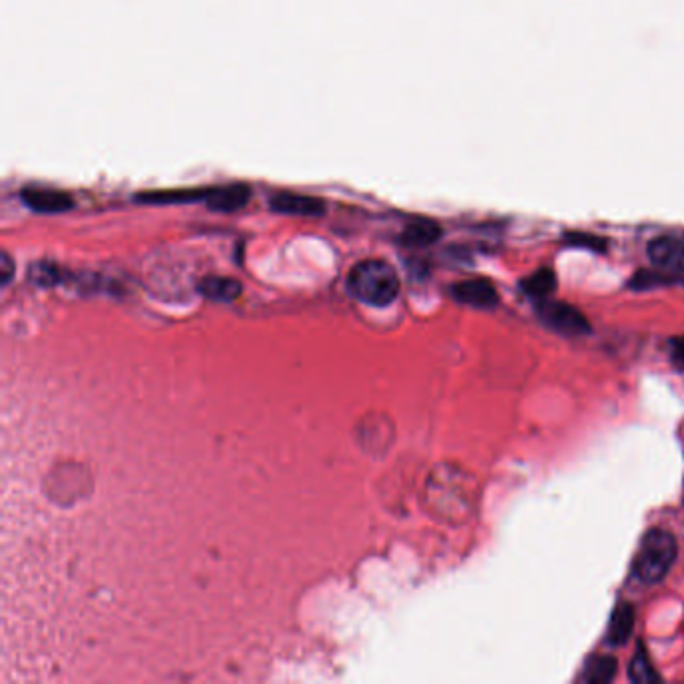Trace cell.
I'll return each instance as SVG.
<instances>
[{
	"label": "cell",
	"mask_w": 684,
	"mask_h": 684,
	"mask_svg": "<svg viewBox=\"0 0 684 684\" xmlns=\"http://www.w3.org/2000/svg\"><path fill=\"white\" fill-rule=\"evenodd\" d=\"M0 263H3V275H0V281H3V285H9V281L13 277V271H15L11 255L3 253V257H0Z\"/></svg>",
	"instance_id": "cell-20"
},
{
	"label": "cell",
	"mask_w": 684,
	"mask_h": 684,
	"mask_svg": "<svg viewBox=\"0 0 684 684\" xmlns=\"http://www.w3.org/2000/svg\"><path fill=\"white\" fill-rule=\"evenodd\" d=\"M199 291L213 299V301H233L241 295L243 287L237 279H231V277H217V275H211V277H205L201 283H199Z\"/></svg>",
	"instance_id": "cell-12"
},
{
	"label": "cell",
	"mask_w": 684,
	"mask_h": 684,
	"mask_svg": "<svg viewBox=\"0 0 684 684\" xmlns=\"http://www.w3.org/2000/svg\"><path fill=\"white\" fill-rule=\"evenodd\" d=\"M350 293L368 305L386 307L400 293V277L396 269L382 259L360 261L348 275Z\"/></svg>",
	"instance_id": "cell-2"
},
{
	"label": "cell",
	"mask_w": 684,
	"mask_h": 684,
	"mask_svg": "<svg viewBox=\"0 0 684 684\" xmlns=\"http://www.w3.org/2000/svg\"><path fill=\"white\" fill-rule=\"evenodd\" d=\"M29 275L41 287H53V285H59L63 281L61 269L57 265H53V263H35L31 267Z\"/></svg>",
	"instance_id": "cell-17"
},
{
	"label": "cell",
	"mask_w": 684,
	"mask_h": 684,
	"mask_svg": "<svg viewBox=\"0 0 684 684\" xmlns=\"http://www.w3.org/2000/svg\"><path fill=\"white\" fill-rule=\"evenodd\" d=\"M628 678L636 684H650V682H658L660 676L656 674V670L652 668L648 656H646V650L644 646H638L636 654L632 656L630 660V666H628Z\"/></svg>",
	"instance_id": "cell-16"
},
{
	"label": "cell",
	"mask_w": 684,
	"mask_h": 684,
	"mask_svg": "<svg viewBox=\"0 0 684 684\" xmlns=\"http://www.w3.org/2000/svg\"><path fill=\"white\" fill-rule=\"evenodd\" d=\"M271 209L285 215H305V217H319L325 213V203L311 195L299 193H279L269 201Z\"/></svg>",
	"instance_id": "cell-8"
},
{
	"label": "cell",
	"mask_w": 684,
	"mask_h": 684,
	"mask_svg": "<svg viewBox=\"0 0 684 684\" xmlns=\"http://www.w3.org/2000/svg\"><path fill=\"white\" fill-rule=\"evenodd\" d=\"M442 237V229L438 223L430 219H416L406 225L400 235V241L408 247H426L436 243Z\"/></svg>",
	"instance_id": "cell-10"
},
{
	"label": "cell",
	"mask_w": 684,
	"mask_h": 684,
	"mask_svg": "<svg viewBox=\"0 0 684 684\" xmlns=\"http://www.w3.org/2000/svg\"><path fill=\"white\" fill-rule=\"evenodd\" d=\"M428 504L438 518L464 522L476 504V482L472 474L456 466H440L428 484Z\"/></svg>",
	"instance_id": "cell-1"
},
{
	"label": "cell",
	"mask_w": 684,
	"mask_h": 684,
	"mask_svg": "<svg viewBox=\"0 0 684 684\" xmlns=\"http://www.w3.org/2000/svg\"><path fill=\"white\" fill-rule=\"evenodd\" d=\"M678 554L676 540L666 530H650L638 548L634 560V572L640 582L656 584L672 568Z\"/></svg>",
	"instance_id": "cell-3"
},
{
	"label": "cell",
	"mask_w": 684,
	"mask_h": 684,
	"mask_svg": "<svg viewBox=\"0 0 684 684\" xmlns=\"http://www.w3.org/2000/svg\"><path fill=\"white\" fill-rule=\"evenodd\" d=\"M452 297L464 305L490 309L498 303V291L488 279H468L460 281L450 289Z\"/></svg>",
	"instance_id": "cell-6"
},
{
	"label": "cell",
	"mask_w": 684,
	"mask_h": 684,
	"mask_svg": "<svg viewBox=\"0 0 684 684\" xmlns=\"http://www.w3.org/2000/svg\"><path fill=\"white\" fill-rule=\"evenodd\" d=\"M209 189H177V191H153V193H139L137 201L141 203H191V201H205Z\"/></svg>",
	"instance_id": "cell-13"
},
{
	"label": "cell",
	"mask_w": 684,
	"mask_h": 684,
	"mask_svg": "<svg viewBox=\"0 0 684 684\" xmlns=\"http://www.w3.org/2000/svg\"><path fill=\"white\" fill-rule=\"evenodd\" d=\"M566 243L574 245V247L592 249V251H604V247H606L604 239H600L596 235H586V233H568Z\"/></svg>",
	"instance_id": "cell-19"
},
{
	"label": "cell",
	"mask_w": 684,
	"mask_h": 684,
	"mask_svg": "<svg viewBox=\"0 0 684 684\" xmlns=\"http://www.w3.org/2000/svg\"><path fill=\"white\" fill-rule=\"evenodd\" d=\"M21 197L23 203L37 213H65L75 205L69 193L47 187H27L23 189Z\"/></svg>",
	"instance_id": "cell-7"
},
{
	"label": "cell",
	"mask_w": 684,
	"mask_h": 684,
	"mask_svg": "<svg viewBox=\"0 0 684 684\" xmlns=\"http://www.w3.org/2000/svg\"><path fill=\"white\" fill-rule=\"evenodd\" d=\"M668 281H670L668 275H662V273H656V271H638L630 279V287H634V289H650V287H656V285H664Z\"/></svg>",
	"instance_id": "cell-18"
},
{
	"label": "cell",
	"mask_w": 684,
	"mask_h": 684,
	"mask_svg": "<svg viewBox=\"0 0 684 684\" xmlns=\"http://www.w3.org/2000/svg\"><path fill=\"white\" fill-rule=\"evenodd\" d=\"M648 257L662 271H684V233H668L652 239L648 245Z\"/></svg>",
	"instance_id": "cell-5"
},
{
	"label": "cell",
	"mask_w": 684,
	"mask_h": 684,
	"mask_svg": "<svg viewBox=\"0 0 684 684\" xmlns=\"http://www.w3.org/2000/svg\"><path fill=\"white\" fill-rule=\"evenodd\" d=\"M618 662L614 656H596L586 666V682L590 684H606L616 676Z\"/></svg>",
	"instance_id": "cell-15"
},
{
	"label": "cell",
	"mask_w": 684,
	"mask_h": 684,
	"mask_svg": "<svg viewBox=\"0 0 684 684\" xmlns=\"http://www.w3.org/2000/svg\"><path fill=\"white\" fill-rule=\"evenodd\" d=\"M251 199V189L247 185H225V187H213L209 189V195L205 199L207 207L219 213H233L247 205Z\"/></svg>",
	"instance_id": "cell-9"
},
{
	"label": "cell",
	"mask_w": 684,
	"mask_h": 684,
	"mask_svg": "<svg viewBox=\"0 0 684 684\" xmlns=\"http://www.w3.org/2000/svg\"><path fill=\"white\" fill-rule=\"evenodd\" d=\"M672 362L684 370V337L682 339H676L674 341V350H672Z\"/></svg>",
	"instance_id": "cell-21"
},
{
	"label": "cell",
	"mask_w": 684,
	"mask_h": 684,
	"mask_svg": "<svg viewBox=\"0 0 684 684\" xmlns=\"http://www.w3.org/2000/svg\"><path fill=\"white\" fill-rule=\"evenodd\" d=\"M522 289L536 299H544L548 297L554 289H556V273L548 267H542L538 271H534L530 277H526L522 281Z\"/></svg>",
	"instance_id": "cell-14"
},
{
	"label": "cell",
	"mask_w": 684,
	"mask_h": 684,
	"mask_svg": "<svg viewBox=\"0 0 684 684\" xmlns=\"http://www.w3.org/2000/svg\"><path fill=\"white\" fill-rule=\"evenodd\" d=\"M634 618H636L634 608L628 602H620L614 608L610 622H608V642L614 646L628 642L634 630Z\"/></svg>",
	"instance_id": "cell-11"
},
{
	"label": "cell",
	"mask_w": 684,
	"mask_h": 684,
	"mask_svg": "<svg viewBox=\"0 0 684 684\" xmlns=\"http://www.w3.org/2000/svg\"><path fill=\"white\" fill-rule=\"evenodd\" d=\"M538 315L550 329L564 335H584L590 331L588 319L576 307L562 301L542 299L538 305Z\"/></svg>",
	"instance_id": "cell-4"
}]
</instances>
